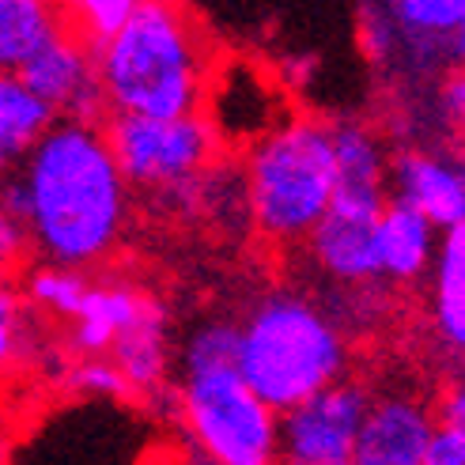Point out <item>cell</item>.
<instances>
[{"label":"cell","instance_id":"obj_7","mask_svg":"<svg viewBox=\"0 0 465 465\" xmlns=\"http://www.w3.org/2000/svg\"><path fill=\"white\" fill-rule=\"evenodd\" d=\"M367 405V386L348 375L322 386L299 405L276 412V458L292 465H352Z\"/></svg>","mask_w":465,"mask_h":465},{"label":"cell","instance_id":"obj_4","mask_svg":"<svg viewBox=\"0 0 465 465\" xmlns=\"http://www.w3.org/2000/svg\"><path fill=\"white\" fill-rule=\"evenodd\" d=\"M333 197L330 125L295 118L262 133L246 155V208L262 235L295 246L311 235Z\"/></svg>","mask_w":465,"mask_h":465},{"label":"cell","instance_id":"obj_9","mask_svg":"<svg viewBox=\"0 0 465 465\" xmlns=\"http://www.w3.org/2000/svg\"><path fill=\"white\" fill-rule=\"evenodd\" d=\"M435 428V409L420 398H382L371 401L356 435L352 465H424V450Z\"/></svg>","mask_w":465,"mask_h":465},{"label":"cell","instance_id":"obj_14","mask_svg":"<svg viewBox=\"0 0 465 465\" xmlns=\"http://www.w3.org/2000/svg\"><path fill=\"white\" fill-rule=\"evenodd\" d=\"M465 0H390V31L412 54L416 64H450L461 57Z\"/></svg>","mask_w":465,"mask_h":465},{"label":"cell","instance_id":"obj_24","mask_svg":"<svg viewBox=\"0 0 465 465\" xmlns=\"http://www.w3.org/2000/svg\"><path fill=\"white\" fill-rule=\"evenodd\" d=\"M23 348V307L19 299L0 288V371L19 360Z\"/></svg>","mask_w":465,"mask_h":465},{"label":"cell","instance_id":"obj_16","mask_svg":"<svg viewBox=\"0 0 465 465\" xmlns=\"http://www.w3.org/2000/svg\"><path fill=\"white\" fill-rule=\"evenodd\" d=\"M148 292L133 284H87L73 314V348L80 356H106L114 337L141 314Z\"/></svg>","mask_w":465,"mask_h":465},{"label":"cell","instance_id":"obj_11","mask_svg":"<svg viewBox=\"0 0 465 465\" xmlns=\"http://www.w3.org/2000/svg\"><path fill=\"white\" fill-rule=\"evenodd\" d=\"M375 220L348 208H325L322 220L303 239L311 246L314 265L341 288H371L379 284V262H375Z\"/></svg>","mask_w":465,"mask_h":465},{"label":"cell","instance_id":"obj_28","mask_svg":"<svg viewBox=\"0 0 465 465\" xmlns=\"http://www.w3.org/2000/svg\"><path fill=\"white\" fill-rule=\"evenodd\" d=\"M443 106H447V118L450 122H461V106H465V84L461 76H450L447 87H443Z\"/></svg>","mask_w":465,"mask_h":465},{"label":"cell","instance_id":"obj_27","mask_svg":"<svg viewBox=\"0 0 465 465\" xmlns=\"http://www.w3.org/2000/svg\"><path fill=\"white\" fill-rule=\"evenodd\" d=\"M435 420L439 424H465V398H461V390H450L443 405L435 409Z\"/></svg>","mask_w":465,"mask_h":465},{"label":"cell","instance_id":"obj_6","mask_svg":"<svg viewBox=\"0 0 465 465\" xmlns=\"http://www.w3.org/2000/svg\"><path fill=\"white\" fill-rule=\"evenodd\" d=\"M106 144L129 190L167 193L201 178L220 155V129L204 110L152 118V114H106Z\"/></svg>","mask_w":465,"mask_h":465},{"label":"cell","instance_id":"obj_12","mask_svg":"<svg viewBox=\"0 0 465 465\" xmlns=\"http://www.w3.org/2000/svg\"><path fill=\"white\" fill-rule=\"evenodd\" d=\"M390 197L412 204L439 231L465 220V174L458 163L431 152H401L386 171Z\"/></svg>","mask_w":465,"mask_h":465},{"label":"cell","instance_id":"obj_2","mask_svg":"<svg viewBox=\"0 0 465 465\" xmlns=\"http://www.w3.org/2000/svg\"><path fill=\"white\" fill-rule=\"evenodd\" d=\"M91 57L114 114H197L213 84V42L182 0H141Z\"/></svg>","mask_w":465,"mask_h":465},{"label":"cell","instance_id":"obj_22","mask_svg":"<svg viewBox=\"0 0 465 465\" xmlns=\"http://www.w3.org/2000/svg\"><path fill=\"white\" fill-rule=\"evenodd\" d=\"M64 23L76 35H84L87 42H99L103 35H110L118 23L141 5V0H57Z\"/></svg>","mask_w":465,"mask_h":465},{"label":"cell","instance_id":"obj_18","mask_svg":"<svg viewBox=\"0 0 465 465\" xmlns=\"http://www.w3.org/2000/svg\"><path fill=\"white\" fill-rule=\"evenodd\" d=\"M57 0H0V73H15L42 42L64 31Z\"/></svg>","mask_w":465,"mask_h":465},{"label":"cell","instance_id":"obj_10","mask_svg":"<svg viewBox=\"0 0 465 465\" xmlns=\"http://www.w3.org/2000/svg\"><path fill=\"white\" fill-rule=\"evenodd\" d=\"M330 144H333V208H348V213H363V216H379L382 204L390 201V185L386 171L390 159L379 144V136L341 122L330 125Z\"/></svg>","mask_w":465,"mask_h":465},{"label":"cell","instance_id":"obj_17","mask_svg":"<svg viewBox=\"0 0 465 465\" xmlns=\"http://www.w3.org/2000/svg\"><path fill=\"white\" fill-rule=\"evenodd\" d=\"M57 122L50 103H42L15 73H0V182L35 148V141Z\"/></svg>","mask_w":465,"mask_h":465},{"label":"cell","instance_id":"obj_26","mask_svg":"<svg viewBox=\"0 0 465 465\" xmlns=\"http://www.w3.org/2000/svg\"><path fill=\"white\" fill-rule=\"evenodd\" d=\"M27 250H31V246H27V235H23L19 220L5 208V201H0V253H5V258L15 265Z\"/></svg>","mask_w":465,"mask_h":465},{"label":"cell","instance_id":"obj_1","mask_svg":"<svg viewBox=\"0 0 465 465\" xmlns=\"http://www.w3.org/2000/svg\"><path fill=\"white\" fill-rule=\"evenodd\" d=\"M0 201L45 265L80 272L103 265L129 223V182L114 163L103 122L57 118L15 174L0 182Z\"/></svg>","mask_w":465,"mask_h":465},{"label":"cell","instance_id":"obj_15","mask_svg":"<svg viewBox=\"0 0 465 465\" xmlns=\"http://www.w3.org/2000/svg\"><path fill=\"white\" fill-rule=\"evenodd\" d=\"M110 360L118 363L133 393L155 390L163 382V375H167V311L155 295H148L141 314L114 337Z\"/></svg>","mask_w":465,"mask_h":465},{"label":"cell","instance_id":"obj_13","mask_svg":"<svg viewBox=\"0 0 465 465\" xmlns=\"http://www.w3.org/2000/svg\"><path fill=\"white\" fill-rule=\"evenodd\" d=\"M435 223L416 213L412 204L390 197L375 220V262L379 281L390 284H416L435 258Z\"/></svg>","mask_w":465,"mask_h":465},{"label":"cell","instance_id":"obj_21","mask_svg":"<svg viewBox=\"0 0 465 465\" xmlns=\"http://www.w3.org/2000/svg\"><path fill=\"white\" fill-rule=\"evenodd\" d=\"M239 356V322L235 318H208L190 333L182 348V367L201 371V367H231Z\"/></svg>","mask_w":465,"mask_h":465},{"label":"cell","instance_id":"obj_25","mask_svg":"<svg viewBox=\"0 0 465 465\" xmlns=\"http://www.w3.org/2000/svg\"><path fill=\"white\" fill-rule=\"evenodd\" d=\"M465 461V424H439L431 428L424 465H461Z\"/></svg>","mask_w":465,"mask_h":465},{"label":"cell","instance_id":"obj_20","mask_svg":"<svg viewBox=\"0 0 465 465\" xmlns=\"http://www.w3.org/2000/svg\"><path fill=\"white\" fill-rule=\"evenodd\" d=\"M84 292H87L84 272L64 269V265H42V269L31 272V281H27L31 303L45 314H54V318H73Z\"/></svg>","mask_w":465,"mask_h":465},{"label":"cell","instance_id":"obj_5","mask_svg":"<svg viewBox=\"0 0 465 465\" xmlns=\"http://www.w3.org/2000/svg\"><path fill=\"white\" fill-rule=\"evenodd\" d=\"M182 424L208 461L269 465L276 461V409L246 386L239 367L185 371Z\"/></svg>","mask_w":465,"mask_h":465},{"label":"cell","instance_id":"obj_29","mask_svg":"<svg viewBox=\"0 0 465 465\" xmlns=\"http://www.w3.org/2000/svg\"><path fill=\"white\" fill-rule=\"evenodd\" d=\"M12 269H15V265H12L8 258H5V253H0V288H5V281L12 276Z\"/></svg>","mask_w":465,"mask_h":465},{"label":"cell","instance_id":"obj_23","mask_svg":"<svg viewBox=\"0 0 465 465\" xmlns=\"http://www.w3.org/2000/svg\"><path fill=\"white\" fill-rule=\"evenodd\" d=\"M73 386L80 393H99V398H114V401L133 398V386L125 382L118 363L103 360V356H84V363L76 367V375H73Z\"/></svg>","mask_w":465,"mask_h":465},{"label":"cell","instance_id":"obj_19","mask_svg":"<svg viewBox=\"0 0 465 465\" xmlns=\"http://www.w3.org/2000/svg\"><path fill=\"white\" fill-rule=\"evenodd\" d=\"M435 325L454 352L465 344V220L450 223L435 246Z\"/></svg>","mask_w":465,"mask_h":465},{"label":"cell","instance_id":"obj_3","mask_svg":"<svg viewBox=\"0 0 465 465\" xmlns=\"http://www.w3.org/2000/svg\"><path fill=\"white\" fill-rule=\"evenodd\" d=\"M239 375L258 398L284 412L352 371V344L311 295L276 288L239 322Z\"/></svg>","mask_w":465,"mask_h":465},{"label":"cell","instance_id":"obj_8","mask_svg":"<svg viewBox=\"0 0 465 465\" xmlns=\"http://www.w3.org/2000/svg\"><path fill=\"white\" fill-rule=\"evenodd\" d=\"M15 76L27 84L42 103H50L57 118L73 122H103L106 99L95 76V57H91V42L76 35L73 27L57 31L50 42L15 68Z\"/></svg>","mask_w":465,"mask_h":465}]
</instances>
